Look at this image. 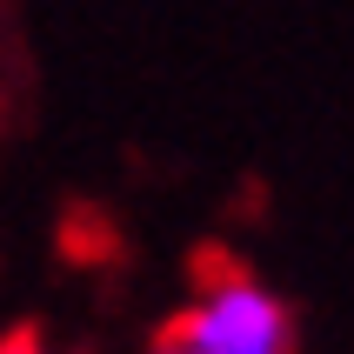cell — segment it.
Instances as JSON below:
<instances>
[{
	"instance_id": "1",
	"label": "cell",
	"mask_w": 354,
	"mask_h": 354,
	"mask_svg": "<svg viewBox=\"0 0 354 354\" xmlns=\"http://www.w3.org/2000/svg\"><path fill=\"white\" fill-rule=\"evenodd\" d=\"M147 354H295V321L268 281H254L227 254H201L194 301L160 321Z\"/></svg>"
},
{
	"instance_id": "2",
	"label": "cell",
	"mask_w": 354,
	"mask_h": 354,
	"mask_svg": "<svg viewBox=\"0 0 354 354\" xmlns=\"http://www.w3.org/2000/svg\"><path fill=\"white\" fill-rule=\"evenodd\" d=\"M0 354H47V341L20 328V335H7V341H0Z\"/></svg>"
}]
</instances>
